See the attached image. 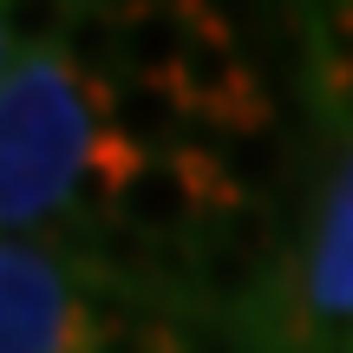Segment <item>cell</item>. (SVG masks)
<instances>
[{
	"instance_id": "cell-9",
	"label": "cell",
	"mask_w": 353,
	"mask_h": 353,
	"mask_svg": "<svg viewBox=\"0 0 353 353\" xmlns=\"http://www.w3.org/2000/svg\"><path fill=\"white\" fill-rule=\"evenodd\" d=\"M20 59V52H13V33H7V7H0V79H7V65Z\"/></svg>"
},
{
	"instance_id": "cell-2",
	"label": "cell",
	"mask_w": 353,
	"mask_h": 353,
	"mask_svg": "<svg viewBox=\"0 0 353 353\" xmlns=\"http://www.w3.org/2000/svg\"><path fill=\"white\" fill-rule=\"evenodd\" d=\"M0 353H92L85 281L65 249L0 236Z\"/></svg>"
},
{
	"instance_id": "cell-8",
	"label": "cell",
	"mask_w": 353,
	"mask_h": 353,
	"mask_svg": "<svg viewBox=\"0 0 353 353\" xmlns=\"http://www.w3.org/2000/svg\"><path fill=\"white\" fill-rule=\"evenodd\" d=\"M216 164L242 203H262L268 190L288 176V144L281 131H249V138H216Z\"/></svg>"
},
{
	"instance_id": "cell-4",
	"label": "cell",
	"mask_w": 353,
	"mask_h": 353,
	"mask_svg": "<svg viewBox=\"0 0 353 353\" xmlns=\"http://www.w3.org/2000/svg\"><path fill=\"white\" fill-rule=\"evenodd\" d=\"M112 216L131 223L138 236H151V242H196L203 223H210V203H203L183 151H144L131 164L125 190H118Z\"/></svg>"
},
{
	"instance_id": "cell-6",
	"label": "cell",
	"mask_w": 353,
	"mask_h": 353,
	"mask_svg": "<svg viewBox=\"0 0 353 353\" xmlns=\"http://www.w3.org/2000/svg\"><path fill=\"white\" fill-rule=\"evenodd\" d=\"M196 7H125V79L170 85L183 65Z\"/></svg>"
},
{
	"instance_id": "cell-5",
	"label": "cell",
	"mask_w": 353,
	"mask_h": 353,
	"mask_svg": "<svg viewBox=\"0 0 353 353\" xmlns=\"http://www.w3.org/2000/svg\"><path fill=\"white\" fill-rule=\"evenodd\" d=\"M85 281V334L92 353H183V327L170 321V307L131 301L125 288H112L105 275L79 268Z\"/></svg>"
},
{
	"instance_id": "cell-3",
	"label": "cell",
	"mask_w": 353,
	"mask_h": 353,
	"mask_svg": "<svg viewBox=\"0 0 353 353\" xmlns=\"http://www.w3.org/2000/svg\"><path fill=\"white\" fill-rule=\"evenodd\" d=\"M301 314L321 327H353V144L314 216V249L301 262Z\"/></svg>"
},
{
	"instance_id": "cell-7",
	"label": "cell",
	"mask_w": 353,
	"mask_h": 353,
	"mask_svg": "<svg viewBox=\"0 0 353 353\" xmlns=\"http://www.w3.org/2000/svg\"><path fill=\"white\" fill-rule=\"evenodd\" d=\"M59 59L85 85L118 92L125 85V7H72L59 33Z\"/></svg>"
},
{
	"instance_id": "cell-1",
	"label": "cell",
	"mask_w": 353,
	"mask_h": 353,
	"mask_svg": "<svg viewBox=\"0 0 353 353\" xmlns=\"http://www.w3.org/2000/svg\"><path fill=\"white\" fill-rule=\"evenodd\" d=\"M112 131V92L85 85L59 46H26L0 79V229L72 216V190Z\"/></svg>"
}]
</instances>
